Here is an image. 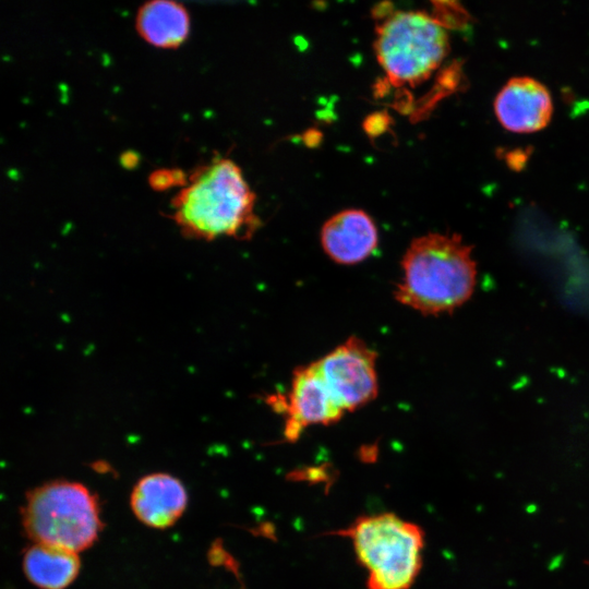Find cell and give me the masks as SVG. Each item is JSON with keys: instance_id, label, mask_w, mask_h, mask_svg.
<instances>
[{"instance_id": "5b68a950", "label": "cell", "mask_w": 589, "mask_h": 589, "mask_svg": "<svg viewBox=\"0 0 589 589\" xmlns=\"http://www.w3.org/2000/svg\"><path fill=\"white\" fill-rule=\"evenodd\" d=\"M375 53L395 86L426 81L448 52V35L434 16L421 11H395L376 25Z\"/></svg>"}, {"instance_id": "30bf717a", "label": "cell", "mask_w": 589, "mask_h": 589, "mask_svg": "<svg viewBox=\"0 0 589 589\" xmlns=\"http://www.w3.org/2000/svg\"><path fill=\"white\" fill-rule=\"evenodd\" d=\"M188 502L181 481L171 474L157 472L142 479L131 493V508L148 527L165 529L183 514Z\"/></svg>"}, {"instance_id": "ba28073f", "label": "cell", "mask_w": 589, "mask_h": 589, "mask_svg": "<svg viewBox=\"0 0 589 589\" xmlns=\"http://www.w3.org/2000/svg\"><path fill=\"white\" fill-rule=\"evenodd\" d=\"M494 110L506 130L531 133L548 125L553 103L542 83L532 77L518 76L510 79L498 92Z\"/></svg>"}, {"instance_id": "7a4b0ae2", "label": "cell", "mask_w": 589, "mask_h": 589, "mask_svg": "<svg viewBox=\"0 0 589 589\" xmlns=\"http://www.w3.org/2000/svg\"><path fill=\"white\" fill-rule=\"evenodd\" d=\"M395 299L422 314L453 312L472 294L477 267L471 247L458 235L428 233L413 239L401 260Z\"/></svg>"}, {"instance_id": "5bb4252c", "label": "cell", "mask_w": 589, "mask_h": 589, "mask_svg": "<svg viewBox=\"0 0 589 589\" xmlns=\"http://www.w3.org/2000/svg\"><path fill=\"white\" fill-rule=\"evenodd\" d=\"M121 161H122L123 166L132 167V166H134L136 164L137 156L134 155L132 152H128V153L122 155Z\"/></svg>"}, {"instance_id": "3957f363", "label": "cell", "mask_w": 589, "mask_h": 589, "mask_svg": "<svg viewBox=\"0 0 589 589\" xmlns=\"http://www.w3.org/2000/svg\"><path fill=\"white\" fill-rule=\"evenodd\" d=\"M351 541L368 589H409L421 566L424 532L394 513L359 516L335 532Z\"/></svg>"}, {"instance_id": "6da1fadb", "label": "cell", "mask_w": 589, "mask_h": 589, "mask_svg": "<svg viewBox=\"0 0 589 589\" xmlns=\"http://www.w3.org/2000/svg\"><path fill=\"white\" fill-rule=\"evenodd\" d=\"M255 202L240 167L229 158L215 157L196 167L171 200V218L190 238L247 240L261 225Z\"/></svg>"}, {"instance_id": "9c48e42d", "label": "cell", "mask_w": 589, "mask_h": 589, "mask_svg": "<svg viewBox=\"0 0 589 589\" xmlns=\"http://www.w3.org/2000/svg\"><path fill=\"white\" fill-rule=\"evenodd\" d=\"M378 242L377 228L362 209H345L332 216L322 227L324 252L336 263L358 264L368 259Z\"/></svg>"}, {"instance_id": "8fae6325", "label": "cell", "mask_w": 589, "mask_h": 589, "mask_svg": "<svg viewBox=\"0 0 589 589\" xmlns=\"http://www.w3.org/2000/svg\"><path fill=\"white\" fill-rule=\"evenodd\" d=\"M135 26L148 44L159 48H177L188 37L190 16L179 2L153 0L139 8Z\"/></svg>"}, {"instance_id": "277c9868", "label": "cell", "mask_w": 589, "mask_h": 589, "mask_svg": "<svg viewBox=\"0 0 589 589\" xmlns=\"http://www.w3.org/2000/svg\"><path fill=\"white\" fill-rule=\"evenodd\" d=\"M24 530L34 543L79 553L101 530L96 496L83 484L52 481L29 491L22 507Z\"/></svg>"}, {"instance_id": "7c38bea8", "label": "cell", "mask_w": 589, "mask_h": 589, "mask_svg": "<svg viewBox=\"0 0 589 589\" xmlns=\"http://www.w3.org/2000/svg\"><path fill=\"white\" fill-rule=\"evenodd\" d=\"M27 579L41 589H64L77 576V553L44 543H34L24 553Z\"/></svg>"}, {"instance_id": "8992f818", "label": "cell", "mask_w": 589, "mask_h": 589, "mask_svg": "<svg viewBox=\"0 0 589 589\" xmlns=\"http://www.w3.org/2000/svg\"><path fill=\"white\" fill-rule=\"evenodd\" d=\"M316 363L345 411H353L376 397V352L362 339L348 338Z\"/></svg>"}, {"instance_id": "4fadbf2b", "label": "cell", "mask_w": 589, "mask_h": 589, "mask_svg": "<svg viewBox=\"0 0 589 589\" xmlns=\"http://www.w3.org/2000/svg\"><path fill=\"white\" fill-rule=\"evenodd\" d=\"M149 185L155 190H166L176 184L185 185L188 180L180 169H159L151 173Z\"/></svg>"}, {"instance_id": "52a82bcc", "label": "cell", "mask_w": 589, "mask_h": 589, "mask_svg": "<svg viewBox=\"0 0 589 589\" xmlns=\"http://www.w3.org/2000/svg\"><path fill=\"white\" fill-rule=\"evenodd\" d=\"M268 401L285 413L284 435L290 442L297 441L305 428L333 424L345 412L324 381L316 361L293 371L287 397L272 396Z\"/></svg>"}]
</instances>
